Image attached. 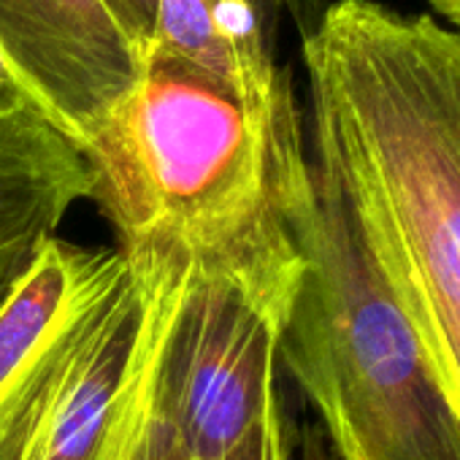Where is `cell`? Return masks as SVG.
Returning <instances> with one entry per match:
<instances>
[{"mask_svg":"<svg viewBox=\"0 0 460 460\" xmlns=\"http://www.w3.org/2000/svg\"><path fill=\"white\" fill-rule=\"evenodd\" d=\"M296 428L285 411L282 393L271 401L263 420L225 460H293Z\"/></svg>","mask_w":460,"mask_h":460,"instance_id":"8fae6325","label":"cell"},{"mask_svg":"<svg viewBox=\"0 0 460 460\" xmlns=\"http://www.w3.org/2000/svg\"><path fill=\"white\" fill-rule=\"evenodd\" d=\"M14 101H25L28 103L17 76L12 74V68L4 60V55H0V103H14Z\"/></svg>","mask_w":460,"mask_h":460,"instance_id":"5bb4252c","label":"cell"},{"mask_svg":"<svg viewBox=\"0 0 460 460\" xmlns=\"http://www.w3.org/2000/svg\"><path fill=\"white\" fill-rule=\"evenodd\" d=\"M425 4L433 9V14L447 20L455 33H460V0H425Z\"/></svg>","mask_w":460,"mask_h":460,"instance_id":"9a60e30c","label":"cell"},{"mask_svg":"<svg viewBox=\"0 0 460 460\" xmlns=\"http://www.w3.org/2000/svg\"><path fill=\"white\" fill-rule=\"evenodd\" d=\"M90 195L82 149L31 103H0V306Z\"/></svg>","mask_w":460,"mask_h":460,"instance_id":"ba28073f","label":"cell"},{"mask_svg":"<svg viewBox=\"0 0 460 460\" xmlns=\"http://www.w3.org/2000/svg\"><path fill=\"white\" fill-rule=\"evenodd\" d=\"M130 279L119 247L49 239L0 306V460H17L79 347Z\"/></svg>","mask_w":460,"mask_h":460,"instance_id":"5b68a950","label":"cell"},{"mask_svg":"<svg viewBox=\"0 0 460 460\" xmlns=\"http://www.w3.org/2000/svg\"><path fill=\"white\" fill-rule=\"evenodd\" d=\"M130 263V279L71 360L17 460H114L155 376L179 271Z\"/></svg>","mask_w":460,"mask_h":460,"instance_id":"8992f818","label":"cell"},{"mask_svg":"<svg viewBox=\"0 0 460 460\" xmlns=\"http://www.w3.org/2000/svg\"><path fill=\"white\" fill-rule=\"evenodd\" d=\"M79 149L90 200L128 261L227 282L285 325L304 274L298 219L312 198L288 68L266 98L250 101L149 55Z\"/></svg>","mask_w":460,"mask_h":460,"instance_id":"6da1fadb","label":"cell"},{"mask_svg":"<svg viewBox=\"0 0 460 460\" xmlns=\"http://www.w3.org/2000/svg\"><path fill=\"white\" fill-rule=\"evenodd\" d=\"M285 9H296V0H160L149 55L171 58L250 101L266 98L285 74L274 63Z\"/></svg>","mask_w":460,"mask_h":460,"instance_id":"9c48e42d","label":"cell"},{"mask_svg":"<svg viewBox=\"0 0 460 460\" xmlns=\"http://www.w3.org/2000/svg\"><path fill=\"white\" fill-rule=\"evenodd\" d=\"M282 323L239 288L179 271L155 403L187 460H225L279 395Z\"/></svg>","mask_w":460,"mask_h":460,"instance_id":"277c9868","label":"cell"},{"mask_svg":"<svg viewBox=\"0 0 460 460\" xmlns=\"http://www.w3.org/2000/svg\"><path fill=\"white\" fill-rule=\"evenodd\" d=\"M314 163L460 414V33L336 0L304 31Z\"/></svg>","mask_w":460,"mask_h":460,"instance_id":"7a4b0ae2","label":"cell"},{"mask_svg":"<svg viewBox=\"0 0 460 460\" xmlns=\"http://www.w3.org/2000/svg\"><path fill=\"white\" fill-rule=\"evenodd\" d=\"M109 12L117 17L122 31L144 55V63L155 47L157 20H160V0H103Z\"/></svg>","mask_w":460,"mask_h":460,"instance_id":"7c38bea8","label":"cell"},{"mask_svg":"<svg viewBox=\"0 0 460 460\" xmlns=\"http://www.w3.org/2000/svg\"><path fill=\"white\" fill-rule=\"evenodd\" d=\"M293 460H341V457L336 455L323 425L314 420V422H306L296 430Z\"/></svg>","mask_w":460,"mask_h":460,"instance_id":"4fadbf2b","label":"cell"},{"mask_svg":"<svg viewBox=\"0 0 460 460\" xmlns=\"http://www.w3.org/2000/svg\"><path fill=\"white\" fill-rule=\"evenodd\" d=\"M0 55L28 103L76 146L144 68L103 0H0Z\"/></svg>","mask_w":460,"mask_h":460,"instance_id":"52a82bcc","label":"cell"},{"mask_svg":"<svg viewBox=\"0 0 460 460\" xmlns=\"http://www.w3.org/2000/svg\"><path fill=\"white\" fill-rule=\"evenodd\" d=\"M157 366V363H155ZM114 460H187L181 444L176 441L171 425L163 420L155 403V376L149 393L119 447Z\"/></svg>","mask_w":460,"mask_h":460,"instance_id":"30bf717a","label":"cell"},{"mask_svg":"<svg viewBox=\"0 0 460 460\" xmlns=\"http://www.w3.org/2000/svg\"><path fill=\"white\" fill-rule=\"evenodd\" d=\"M304 274L279 360L341 460H460V414L390 296L339 181L312 160Z\"/></svg>","mask_w":460,"mask_h":460,"instance_id":"3957f363","label":"cell"}]
</instances>
